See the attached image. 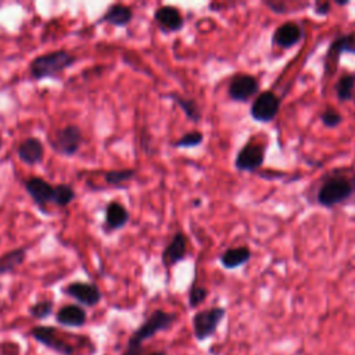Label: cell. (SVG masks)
<instances>
[{
	"mask_svg": "<svg viewBox=\"0 0 355 355\" xmlns=\"http://www.w3.org/2000/svg\"><path fill=\"white\" fill-rule=\"evenodd\" d=\"M62 293L73 298L80 306L93 308L101 301V291L94 283L87 282H72L62 287Z\"/></svg>",
	"mask_w": 355,
	"mask_h": 355,
	"instance_id": "obj_10",
	"label": "cell"
},
{
	"mask_svg": "<svg viewBox=\"0 0 355 355\" xmlns=\"http://www.w3.org/2000/svg\"><path fill=\"white\" fill-rule=\"evenodd\" d=\"M154 19L164 32H178L184 26L180 11L173 6H161L154 12Z\"/></svg>",
	"mask_w": 355,
	"mask_h": 355,
	"instance_id": "obj_16",
	"label": "cell"
},
{
	"mask_svg": "<svg viewBox=\"0 0 355 355\" xmlns=\"http://www.w3.org/2000/svg\"><path fill=\"white\" fill-rule=\"evenodd\" d=\"M208 295V290L200 286H191L190 291H189V305L191 308H197L198 305H201L204 302V300Z\"/></svg>",
	"mask_w": 355,
	"mask_h": 355,
	"instance_id": "obj_29",
	"label": "cell"
},
{
	"mask_svg": "<svg viewBox=\"0 0 355 355\" xmlns=\"http://www.w3.org/2000/svg\"><path fill=\"white\" fill-rule=\"evenodd\" d=\"M176 320V315L164 309H155L147 319L132 333L122 355H144L143 343L159 331L168 330Z\"/></svg>",
	"mask_w": 355,
	"mask_h": 355,
	"instance_id": "obj_1",
	"label": "cell"
},
{
	"mask_svg": "<svg viewBox=\"0 0 355 355\" xmlns=\"http://www.w3.org/2000/svg\"><path fill=\"white\" fill-rule=\"evenodd\" d=\"M336 4H337V6H347L348 1H336Z\"/></svg>",
	"mask_w": 355,
	"mask_h": 355,
	"instance_id": "obj_34",
	"label": "cell"
},
{
	"mask_svg": "<svg viewBox=\"0 0 355 355\" xmlns=\"http://www.w3.org/2000/svg\"><path fill=\"white\" fill-rule=\"evenodd\" d=\"M265 6H268L272 11L275 12H287V8L283 3H276V1H265Z\"/></svg>",
	"mask_w": 355,
	"mask_h": 355,
	"instance_id": "obj_30",
	"label": "cell"
},
{
	"mask_svg": "<svg viewBox=\"0 0 355 355\" xmlns=\"http://www.w3.org/2000/svg\"><path fill=\"white\" fill-rule=\"evenodd\" d=\"M26 258L25 248H15L0 257V275L10 273L24 263Z\"/></svg>",
	"mask_w": 355,
	"mask_h": 355,
	"instance_id": "obj_21",
	"label": "cell"
},
{
	"mask_svg": "<svg viewBox=\"0 0 355 355\" xmlns=\"http://www.w3.org/2000/svg\"><path fill=\"white\" fill-rule=\"evenodd\" d=\"M280 105H282L280 97L272 90H265V92H261L252 101L250 108V115L257 122L268 123L276 118L280 110Z\"/></svg>",
	"mask_w": 355,
	"mask_h": 355,
	"instance_id": "obj_6",
	"label": "cell"
},
{
	"mask_svg": "<svg viewBox=\"0 0 355 355\" xmlns=\"http://www.w3.org/2000/svg\"><path fill=\"white\" fill-rule=\"evenodd\" d=\"M0 148H1V137H0Z\"/></svg>",
	"mask_w": 355,
	"mask_h": 355,
	"instance_id": "obj_35",
	"label": "cell"
},
{
	"mask_svg": "<svg viewBox=\"0 0 355 355\" xmlns=\"http://www.w3.org/2000/svg\"><path fill=\"white\" fill-rule=\"evenodd\" d=\"M330 11V3L323 1V3H318L315 6V14L318 15H326Z\"/></svg>",
	"mask_w": 355,
	"mask_h": 355,
	"instance_id": "obj_31",
	"label": "cell"
},
{
	"mask_svg": "<svg viewBox=\"0 0 355 355\" xmlns=\"http://www.w3.org/2000/svg\"><path fill=\"white\" fill-rule=\"evenodd\" d=\"M259 90V82L255 76L250 73H236L230 78L227 93L229 97L234 101L247 103L254 97Z\"/></svg>",
	"mask_w": 355,
	"mask_h": 355,
	"instance_id": "obj_9",
	"label": "cell"
},
{
	"mask_svg": "<svg viewBox=\"0 0 355 355\" xmlns=\"http://www.w3.org/2000/svg\"><path fill=\"white\" fill-rule=\"evenodd\" d=\"M55 322L64 327H82L87 322V313L79 304H67L57 311Z\"/></svg>",
	"mask_w": 355,
	"mask_h": 355,
	"instance_id": "obj_15",
	"label": "cell"
},
{
	"mask_svg": "<svg viewBox=\"0 0 355 355\" xmlns=\"http://www.w3.org/2000/svg\"><path fill=\"white\" fill-rule=\"evenodd\" d=\"M76 57L67 50H54L35 57L29 64L31 76L35 80L58 76L62 71L73 65Z\"/></svg>",
	"mask_w": 355,
	"mask_h": 355,
	"instance_id": "obj_2",
	"label": "cell"
},
{
	"mask_svg": "<svg viewBox=\"0 0 355 355\" xmlns=\"http://www.w3.org/2000/svg\"><path fill=\"white\" fill-rule=\"evenodd\" d=\"M132 18H133V11L130 7L121 3H115L107 8V11L97 21V24L107 22L112 26L122 28V26H126L132 21Z\"/></svg>",
	"mask_w": 355,
	"mask_h": 355,
	"instance_id": "obj_18",
	"label": "cell"
},
{
	"mask_svg": "<svg viewBox=\"0 0 355 355\" xmlns=\"http://www.w3.org/2000/svg\"><path fill=\"white\" fill-rule=\"evenodd\" d=\"M26 193L31 196L32 201L43 208L46 204L53 202V191L54 186H51L49 182L39 176H31L24 182Z\"/></svg>",
	"mask_w": 355,
	"mask_h": 355,
	"instance_id": "obj_14",
	"label": "cell"
},
{
	"mask_svg": "<svg viewBox=\"0 0 355 355\" xmlns=\"http://www.w3.org/2000/svg\"><path fill=\"white\" fill-rule=\"evenodd\" d=\"M0 288H1V284H0Z\"/></svg>",
	"mask_w": 355,
	"mask_h": 355,
	"instance_id": "obj_36",
	"label": "cell"
},
{
	"mask_svg": "<svg viewBox=\"0 0 355 355\" xmlns=\"http://www.w3.org/2000/svg\"><path fill=\"white\" fill-rule=\"evenodd\" d=\"M54 311V304L51 300H40L33 302L29 308H28V313L36 319V320H44L47 319Z\"/></svg>",
	"mask_w": 355,
	"mask_h": 355,
	"instance_id": "obj_26",
	"label": "cell"
},
{
	"mask_svg": "<svg viewBox=\"0 0 355 355\" xmlns=\"http://www.w3.org/2000/svg\"><path fill=\"white\" fill-rule=\"evenodd\" d=\"M144 355H168V352H165V351H153V352H148V354H144Z\"/></svg>",
	"mask_w": 355,
	"mask_h": 355,
	"instance_id": "obj_32",
	"label": "cell"
},
{
	"mask_svg": "<svg viewBox=\"0 0 355 355\" xmlns=\"http://www.w3.org/2000/svg\"><path fill=\"white\" fill-rule=\"evenodd\" d=\"M351 184H352V189H354V193H355V173H354V176L351 179Z\"/></svg>",
	"mask_w": 355,
	"mask_h": 355,
	"instance_id": "obj_33",
	"label": "cell"
},
{
	"mask_svg": "<svg viewBox=\"0 0 355 355\" xmlns=\"http://www.w3.org/2000/svg\"><path fill=\"white\" fill-rule=\"evenodd\" d=\"M168 97L172 98L183 110V112L186 114V116L190 121L198 122L201 119V111H200V107H198V104L194 98H186V97H183L180 94H176V93H172Z\"/></svg>",
	"mask_w": 355,
	"mask_h": 355,
	"instance_id": "obj_22",
	"label": "cell"
},
{
	"mask_svg": "<svg viewBox=\"0 0 355 355\" xmlns=\"http://www.w3.org/2000/svg\"><path fill=\"white\" fill-rule=\"evenodd\" d=\"M354 89H355V73L343 75L334 85L336 94H337L338 100H341V101L352 100Z\"/></svg>",
	"mask_w": 355,
	"mask_h": 355,
	"instance_id": "obj_23",
	"label": "cell"
},
{
	"mask_svg": "<svg viewBox=\"0 0 355 355\" xmlns=\"http://www.w3.org/2000/svg\"><path fill=\"white\" fill-rule=\"evenodd\" d=\"M226 315V309L223 306H211L194 313L193 323V334L197 341H204L212 337L219 327L220 322Z\"/></svg>",
	"mask_w": 355,
	"mask_h": 355,
	"instance_id": "obj_5",
	"label": "cell"
},
{
	"mask_svg": "<svg viewBox=\"0 0 355 355\" xmlns=\"http://www.w3.org/2000/svg\"><path fill=\"white\" fill-rule=\"evenodd\" d=\"M266 147L262 143L247 141L237 153L234 166L237 171L252 172L257 171L265 161Z\"/></svg>",
	"mask_w": 355,
	"mask_h": 355,
	"instance_id": "obj_8",
	"label": "cell"
},
{
	"mask_svg": "<svg viewBox=\"0 0 355 355\" xmlns=\"http://www.w3.org/2000/svg\"><path fill=\"white\" fill-rule=\"evenodd\" d=\"M354 194L351 179L345 176H331L326 179L318 190L316 201L324 208H333Z\"/></svg>",
	"mask_w": 355,
	"mask_h": 355,
	"instance_id": "obj_3",
	"label": "cell"
},
{
	"mask_svg": "<svg viewBox=\"0 0 355 355\" xmlns=\"http://www.w3.org/2000/svg\"><path fill=\"white\" fill-rule=\"evenodd\" d=\"M343 53L355 54V33H347L337 36L331 43L326 54V71L331 73L336 68L337 61Z\"/></svg>",
	"mask_w": 355,
	"mask_h": 355,
	"instance_id": "obj_12",
	"label": "cell"
},
{
	"mask_svg": "<svg viewBox=\"0 0 355 355\" xmlns=\"http://www.w3.org/2000/svg\"><path fill=\"white\" fill-rule=\"evenodd\" d=\"M251 258V251L248 247H233L223 251L219 257V261L225 269H237L245 265Z\"/></svg>",
	"mask_w": 355,
	"mask_h": 355,
	"instance_id": "obj_20",
	"label": "cell"
},
{
	"mask_svg": "<svg viewBox=\"0 0 355 355\" xmlns=\"http://www.w3.org/2000/svg\"><path fill=\"white\" fill-rule=\"evenodd\" d=\"M129 211L118 201H111L105 207V226L108 230H119L129 222Z\"/></svg>",
	"mask_w": 355,
	"mask_h": 355,
	"instance_id": "obj_19",
	"label": "cell"
},
{
	"mask_svg": "<svg viewBox=\"0 0 355 355\" xmlns=\"http://www.w3.org/2000/svg\"><path fill=\"white\" fill-rule=\"evenodd\" d=\"M82 141H83V135L80 128L76 125H65L54 133V140L51 143V147L55 153L61 155L72 157L79 151Z\"/></svg>",
	"mask_w": 355,
	"mask_h": 355,
	"instance_id": "obj_7",
	"label": "cell"
},
{
	"mask_svg": "<svg viewBox=\"0 0 355 355\" xmlns=\"http://www.w3.org/2000/svg\"><path fill=\"white\" fill-rule=\"evenodd\" d=\"M136 171L126 168V169H111L104 172V180L111 186H121L125 182H129L135 178Z\"/></svg>",
	"mask_w": 355,
	"mask_h": 355,
	"instance_id": "obj_25",
	"label": "cell"
},
{
	"mask_svg": "<svg viewBox=\"0 0 355 355\" xmlns=\"http://www.w3.org/2000/svg\"><path fill=\"white\" fill-rule=\"evenodd\" d=\"M75 190L65 183H60L54 186L53 191V204L58 207H67L75 200Z\"/></svg>",
	"mask_w": 355,
	"mask_h": 355,
	"instance_id": "obj_24",
	"label": "cell"
},
{
	"mask_svg": "<svg viewBox=\"0 0 355 355\" xmlns=\"http://www.w3.org/2000/svg\"><path fill=\"white\" fill-rule=\"evenodd\" d=\"M320 121L323 122V125L329 129H334L337 128L341 122H343V115L340 112H337L333 107L326 108L322 115H320Z\"/></svg>",
	"mask_w": 355,
	"mask_h": 355,
	"instance_id": "obj_28",
	"label": "cell"
},
{
	"mask_svg": "<svg viewBox=\"0 0 355 355\" xmlns=\"http://www.w3.org/2000/svg\"><path fill=\"white\" fill-rule=\"evenodd\" d=\"M187 237L183 232H178L172 240L166 244L161 254V261L165 268H171L180 261H183L187 255Z\"/></svg>",
	"mask_w": 355,
	"mask_h": 355,
	"instance_id": "obj_13",
	"label": "cell"
},
{
	"mask_svg": "<svg viewBox=\"0 0 355 355\" xmlns=\"http://www.w3.org/2000/svg\"><path fill=\"white\" fill-rule=\"evenodd\" d=\"M29 334L36 343L54 351L58 355H73L76 352V345L67 341L54 326L37 324L29 330Z\"/></svg>",
	"mask_w": 355,
	"mask_h": 355,
	"instance_id": "obj_4",
	"label": "cell"
},
{
	"mask_svg": "<svg viewBox=\"0 0 355 355\" xmlns=\"http://www.w3.org/2000/svg\"><path fill=\"white\" fill-rule=\"evenodd\" d=\"M304 39V29L294 21L279 25L272 36V43L282 49H291Z\"/></svg>",
	"mask_w": 355,
	"mask_h": 355,
	"instance_id": "obj_11",
	"label": "cell"
},
{
	"mask_svg": "<svg viewBox=\"0 0 355 355\" xmlns=\"http://www.w3.org/2000/svg\"><path fill=\"white\" fill-rule=\"evenodd\" d=\"M204 135L200 130H190L184 133L182 137H179L173 146L178 148H190V147H197L202 143Z\"/></svg>",
	"mask_w": 355,
	"mask_h": 355,
	"instance_id": "obj_27",
	"label": "cell"
},
{
	"mask_svg": "<svg viewBox=\"0 0 355 355\" xmlns=\"http://www.w3.org/2000/svg\"><path fill=\"white\" fill-rule=\"evenodd\" d=\"M17 154L24 164L32 166L42 162L44 155V147L37 137H26L19 143Z\"/></svg>",
	"mask_w": 355,
	"mask_h": 355,
	"instance_id": "obj_17",
	"label": "cell"
}]
</instances>
